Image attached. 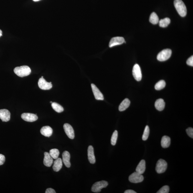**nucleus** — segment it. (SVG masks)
Here are the masks:
<instances>
[{"label": "nucleus", "mask_w": 193, "mask_h": 193, "mask_svg": "<svg viewBox=\"0 0 193 193\" xmlns=\"http://www.w3.org/2000/svg\"><path fill=\"white\" fill-rule=\"evenodd\" d=\"M171 54H172V51L170 49H167L163 50L158 54L157 59L159 61H166L169 59Z\"/></svg>", "instance_id": "obj_4"}, {"label": "nucleus", "mask_w": 193, "mask_h": 193, "mask_svg": "<svg viewBox=\"0 0 193 193\" xmlns=\"http://www.w3.org/2000/svg\"><path fill=\"white\" fill-rule=\"evenodd\" d=\"M186 132L188 134V135L191 138H193V129L192 128L189 127L186 130Z\"/></svg>", "instance_id": "obj_31"}, {"label": "nucleus", "mask_w": 193, "mask_h": 193, "mask_svg": "<svg viewBox=\"0 0 193 193\" xmlns=\"http://www.w3.org/2000/svg\"><path fill=\"white\" fill-rule=\"evenodd\" d=\"M169 186L167 185L164 186L161 188L157 192V193H168L169 192Z\"/></svg>", "instance_id": "obj_30"}, {"label": "nucleus", "mask_w": 193, "mask_h": 193, "mask_svg": "<svg viewBox=\"0 0 193 193\" xmlns=\"http://www.w3.org/2000/svg\"><path fill=\"white\" fill-rule=\"evenodd\" d=\"M146 169V162L144 159H142L139 163L136 168V172L141 174H144Z\"/></svg>", "instance_id": "obj_19"}, {"label": "nucleus", "mask_w": 193, "mask_h": 193, "mask_svg": "<svg viewBox=\"0 0 193 193\" xmlns=\"http://www.w3.org/2000/svg\"><path fill=\"white\" fill-rule=\"evenodd\" d=\"M14 71L15 74L21 77L29 75L31 72L30 68L27 66L16 67L14 69Z\"/></svg>", "instance_id": "obj_2"}, {"label": "nucleus", "mask_w": 193, "mask_h": 193, "mask_svg": "<svg viewBox=\"0 0 193 193\" xmlns=\"http://www.w3.org/2000/svg\"><path fill=\"white\" fill-rule=\"evenodd\" d=\"M46 193H56V191L51 188H48L46 189Z\"/></svg>", "instance_id": "obj_34"}, {"label": "nucleus", "mask_w": 193, "mask_h": 193, "mask_svg": "<svg viewBox=\"0 0 193 193\" xmlns=\"http://www.w3.org/2000/svg\"><path fill=\"white\" fill-rule=\"evenodd\" d=\"M21 117L24 121L28 122H33L37 120L38 117L36 114L31 113H23Z\"/></svg>", "instance_id": "obj_9"}, {"label": "nucleus", "mask_w": 193, "mask_h": 193, "mask_svg": "<svg viewBox=\"0 0 193 193\" xmlns=\"http://www.w3.org/2000/svg\"><path fill=\"white\" fill-rule=\"evenodd\" d=\"M108 183L105 181H101L95 183L91 188L92 192L99 193L101 192L103 188H106L108 185Z\"/></svg>", "instance_id": "obj_3"}, {"label": "nucleus", "mask_w": 193, "mask_h": 193, "mask_svg": "<svg viewBox=\"0 0 193 193\" xmlns=\"http://www.w3.org/2000/svg\"><path fill=\"white\" fill-rule=\"evenodd\" d=\"M167 164L164 159H160L157 161L156 164V170L158 174H160L165 172L167 169Z\"/></svg>", "instance_id": "obj_5"}, {"label": "nucleus", "mask_w": 193, "mask_h": 193, "mask_svg": "<svg viewBox=\"0 0 193 193\" xmlns=\"http://www.w3.org/2000/svg\"><path fill=\"white\" fill-rule=\"evenodd\" d=\"M155 107L156 109L159 111H162L165 107V103L162 99H159L157 100L155 103Z\"/></svg>", "instance_id": "obj_20"}, {"label": "nucleus", "mask_w": 193, "mask_h": 193, "mask_svg": "<svg viewBox=\"0 0 193 193\" xmlns=\"http://www.w3.org/2000/svg\"><path fill=\"white\" fill-rule=\"evenodd\" d=\"M130 104V101L128 99H125L119 105V110L121 112L125 110L129 107Z\"/></svg>", "instance_id": "obj_21"}, {"label": "nucleus", "mask_w": 193, "mask_h": 193, "mask_svg": "<svg viewBox=\"0 0 193 193\" xmlns=\"http://www.w3.org/2000/svg\"><path fill=\"white\" fill-rule=\"evenodd\" d=\"M41 78H43V76H41Z\"/></svg>", "instance_id": "obj_39"}, {"label": "nucleus", "mask_w": 193, "mask_h": 193, "mask_svg": "<svg viewBox=\"0 0 193 193\" xmlns=\"http://www.w3.org/2000/svg\"><path fill=\"white\" fill-rule=\"evenodd\" d=\"M124 193H136L135 191L131 190V189H128V190L125 191Z\"/></svg>", "instance_id": "obj_35"}, {"label": "nucleus", "mask_w": 193, "mask_h": 193, "mask_svg": "<svg viewBox=\"0 0 193 193\" xmlns=\"http://www.w3.org/2000/svg\"><path fill=\"white\" fill-rule=\"evenodd\" d=\"M125 43L124 38L120 36H117L112 38L109 43V47H112L113 46L119 45L123 43Z\"/></svg>", "instance_id": "obj_12"}, {"label": "nucleus", "mask_w": 193, "mask_h": 193, "mask_svg": "<svg viewBox=\"0 0 193 193\" xmlns=\"http://www.w3.org/2000/svg\"><path fill=\"white\" fill-rule=\"evenodd\" d=\"M174 4L177 12L182 17H184L187 14V9L185 5L182 0H174Z\"/></svg>", "instance_id": "obj_1"}, {"label": "nucleus", "mask_w": 193, "mask_h": 193, "mask_svg": "<svg viewBox=\"0 0 193 193\" xmlns=\"http://www.w3.org/2000/svg\"><path fill=\"white\" fill-rule=\"evenodd\" d=\"M132 74L134 79L136 81H139L142 79V73L139 64H136L134 66L132 70Z\"/></svg>", "instance_id": "obj_7"}, {"label": "nucleus", "mask_w": 193, "mask_h": 193, "mask_svg": "<svg viewBox=\"0 0 193 193\" xmlns=\"http://www.w3.org/2000/svg\"><path fill=\"white\" fill-rule=\"evenodd\" d=\"M118 135V131L117 130L115 131L113 133L111 139V144L112 145H115L117 142Z\"/></svg>", "instance_id": "obj_28"}, {"label": "nucleus", "mask_w": 193, "mask_h": 193, "mask_svg": "<svg viewBox=\"0 0 193 193\" xmlns=\"http://www.w3.org/2000/svg\"><path fill=\"white\" fill-rule=\"evenodd\" d=\"M33 1H40V0H33Z\"/></svg>", "instance_id": "obj_37"}, {"label": "nucleus", "mask_w": 193, "mask_h": 193, "mask_svg": "<svg viewBox=\"0 0 193 193\" xmlns=\"http://www.w3.org/2000/svg\"><path fill=\"white\" fill-rule=\"evenodd\" d=\"M187 64L188 65L191 66H193V56H191L187 59Z\"/></svg>", "instance_id": "obj_32"}, {"label": "nucleus", "mask_w": 193, "mask_h": 193, "mask_svg": "<svg viewBox=\"0 0 193 193\" xmlns=\"http://www.w3.org/2000/svg\"><path fill=\"white\" fill-rule=\"evenodd\" d=\"M50 103H51V104H52V102H51H51H50Z\"/></svg>", "instance_id": "obj_38"}, {"label": "nucleus", "mask_w": 193, "mask_h": 193, "mask_svg": "<svg viewBox=\"0 0 193 193\" xmlns=\"http://www.w3.org/2000/svg\"><path fill=\"white\" fill-rule=\"evenodd\" d=\"M171 20L169 18H166L161 19L159 21V26L160 27L165 28L167 27L170 24Z\"/></svg>", "instance_id": "obj_24"}, {"label": "nucleus", "mask_w": 193, "mask_h": 193, "mask_svg": "<svg viewBox=\"0 0 193 193\" xmlns=\"http://www.w3.org/2000/svg\"><path fill=\"white\" fill-rule=\"evenodd\" d=\"M49 154L53 159H56L59 158V149H52L50 150Z\"/></svg>", "instance_id": "obj_26"}, {"label": "nucleus", "mask_w": 193, "mask_h": 193, "mask_svg": "<svg viewBox=\"0 0 193 193\" xmlns=\"http://www.w3.org/2000/svg\"><path fill=\"white\" fill-rule=\"evenodd\" d=\"M149 21L152 24H156L159 22V18L155 12H153L151 14Z\"/></svg>", "instance_id": "obj_23"}, {"label": "nucleus", "mask_w": 193, "mask_h": 193, "mask_svg": "<svg viewBox=\"0 0 193 193\" xmlns=\"http://www.w3.org/2000/svg\"><path fill=\"white\" fill-rule=\"evenodd\" d=\"M44 155L43 164L46 167H51L52 165L53 162H54L53 158L50 155L49 153L47 152H45Z\"/></svg>", "instance_id": "obj_16"}, {"label": "nucleus", "mask_w": 193, "mask_h": 193, "mask_svg": "<svg viewBox=\"0 0 193 193\" xmlns=\"http://www.w3.org/2000/svg\"><path fill=\"white\" fill-rule=\"evenodd\" d=\"M91 87L95 99L98 100H104V96L95 85L91 84Z\"/></svg>", "instance_id": "obj_11"}, {"label": "nucleus", "mask_w": 193, "mask_h": 193, "mask_svg": "<svg viewBox=\"0 0 193 193\" xmlns=\"http://www.w3.org/2000/svg\"><path fill=\"white\" fill-rule=\"evenodd\" d=\"M129 179L131 182L138 183L142 182L144 179V177L142 174L136 172L129 176Z\"/></svg>", "instance_id": "obj_6"}, {"label": "nucleus", "mask_w": 193, "mask_h": 193, "mask_svg": "<svg viewBox=\"0 0 193 193\" xmlns=\"http://www.w3.org/2000/svg\"><path fill=\"white\" fill-rule=\"evenodd\" d=\"M62 161L66 167L69 168L71 167V164L70 162V154L67 151H65L62 154Z\"/></svg>", "instance_id": "obj_15"}, {"label": "nucleus", "mask_w": 193, "mask_h": 193, "mask_svg": "<svg viewBox=\"0 0 193 193\" xmlns=\"http://www.w3.org/2000/svg\"><path fill=\"white\" fill-rule=\"evenodd\" d=\"M51 107L53 109L58 113H61L64 111V109L62 106L56 102H52Z\"/></svg>", "instance_id": "obj_25"}, {"label": "nucleus", "mask_w": 193, "mask_h": 193, "mask_svg": "<svg viewBox=\"0 0 193 193\" xmlns=\"http://www.w3.org/2000/svg\"><path fill=\"white\" fill-rule=\"evenodd\" d=\"M170 144V137L166 136H163L161 141V145L162 147L164 148H167L169 147Z\"/></svg>", "instance_id": "obj_22"}, {"label": "nucleus", "mask_w": 193, "mask_h": 193, "mask_svg": "<svg viewBox=\"0 0 193 193\" xmlns=\"http://www.w3.org/2000/svg\"><path fill=\"white\" fill-rule=\"evenodd\" d=\"M11 114L7 109L0 110V119L3 122H6L10 119Z\"/></svg>", "instance_id": "obj_13"}, {"label": "nucleus", "mask_w": 193, "mask_h": 193, "mask_svg": "<svg viewBox=\"0 0 193 193\" xmlns=\"http://www.w3.org/2000/svg\"><path fill=\"white\" fill-rule=\"evenodd\" d=\"M41 134L46 137H50L53 134V129L49 126H44L40 131Z\"/></svg>", "instance_id": "obj_17"}, {"label": "nucleus", "mask_w": 193, "mask_h": 193, "mask_svg": "<svg viewBox=\"0 0 193 193\" xmlns=\"http://www.w3.org/2000/svg\"><path fill=\"white\" fill-rule=\"evenodd\" d=\"M62 160L61 158H58L54 161L53 169L56 172H59L62 167Z\"/></svg>", "instance_id": "obj_18"}, {"label": "nucleus", "mask_w": 193, "mask_h": 193, "mask_svg": "<svg viewBox=\"0 0 193 193\" xmlns=\"http://www.w3.org/2000/svg\"><path fill=\"white\" fill-rule=\"evenodd\" d=\"M5 159L4 156L0 154V166L3 165L4 164Z\"/></svg>", "instance_id": "obj_33"}, {"label": "nucleus", "mask_w": 193, "mask_h": 193, "mask_svg": "<svg viewBox=\"0 0 193 193\" xmlns=\"http://www.w3.org/2000/svg\"><path fill=\"white\" fill-rule=\"evenodd\" d=\"M166 82L164 80H161L158 82L155 85L154 88L157 90H160L165 87Z\"/></svg>", "instance_id": "obj_27"}, {"label": "nucleus", "mask_w": 193, "mask_h": 193, "mask_svg": "<svg viewBox=\"0 0 193 193\" xmlns=\"http://www.w3.org/2000/svg\"><path fill=\"white\" fill-rule=\"evenodd\" d=\"M38 85L40 89L45 90H49L52 87V84L51 82H48L45 79L42 78L39 79Z\"/></svg>", "instance_id": "obj_8"}, {"label": "nucleus", "mask_w": 193, "mask_h": 193, "mask_svg": "<svg viewBox=\"0 0 193 193\" xmlns=\"http://www.w3.org/2000/svg\"><path fill=\"white\" fill-rule=\"evenodd\" d=\"M88 159L90 163L94 164L96 162V159L94 154V147L92 146H89L88 149Z\"/></svg>", "instance_id": "obj_14"}, {"label": "nucleus", "mask_w": 193, "mask_h": 193, "mask_svg": "<svg viewBox=\"0 0 193 193\" xmlns=\"http://www.w3.org/2000/svg\"><path fill=\"white\" fill-rule=\"evenodd\" d=\"M149 126H146L144 131V134H143L142 139L144 141H146L148 139L149 136Z\"/></svg>", "instance_id": "obj_29"}, {"label": "nucleus", "mask_w": 193, "mask_h": 193, "mask_svg": "<svg viewBox=\"0 0 193 193\" xmlns=\"http://www.w3.org/2000/svg\"><path fill=\"white\" fill-rule=\"evenodd\" d=\"M2 31H1V29H0V37H1V36H2Z\"/></svg>", "instance_id": "obj_36"}, {"label": "nucleus", "mask_w": 193, "mask_h": 193, "mask_svg": "<svg viewBox=\"0 0 193 193\" xmlns=\"http://www.w3.org/2000/svg\"><path fill=\"white\" fill-rule=\"evenodd\" d=\"M64 128L66 135L69 139H74V129L71 125L68 124H64Z\"/></svg>", "instance_id": "obj_10"}]
</instances>
